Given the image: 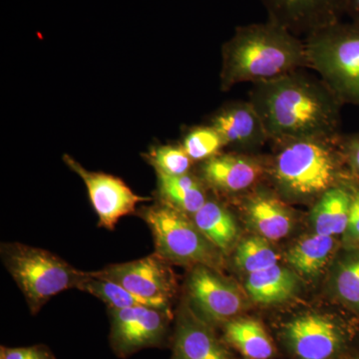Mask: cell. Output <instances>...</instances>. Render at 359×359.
<instances>
[{
    "label": "cell",
    "mask_w": 359,
    "mask_h": 359,
    "mask_svg": "<svg viewBox=\"0 0 359 359\" xmlns=\"http://www.w3.org/2000/svg\"><path fill=\"white\" fill-rule=\"evenodd\" d=\"M309 68L306 44L294 33L269 20L240 26L222 48L221 87L269 81Z\"/></svg>",
    "instance_id": "2"
},
{
    "label": "cell",
    "mask_w": 359,
    "mask_h": 359,
    "mask_svg": "<svg viewBox=\"0 0 359 359\" xmlns=\"http://www.w3.org/2000/svg\"><path fill=\"white\" fill-rule=\"evenodd\" d=\"M334 247V237L314 233L290 248L287 261L302 275L316 276L330 261Z\"/></svg>",
    "instance_id": "23"
},
{
    "label": "cell",
    "mask_w": 359,
    "mask_h": 359,
    "mask_svg": "<svg viewBox=\"0 0 359 359\" xmlns=\"http://www.w3.org/2000/svg\"><path fill=\"white\" fill-rule=\"evenodd\" d=\"M210 126L222 137L224 147L252 149L269 141L264 123L250 101L224 106L212 116Z\"/></svg>",
    "instance_id": "15"
},
{
    "label": "cell",
    "mask_w": 359,
    "mask_h": 359,
    "mask_svg": "<svg viewBox=\"0 0 359 359\" xmlns=\"http://www.w3.org/2000/svg\"><path fill=\"white\" fill-rule=\"evenodd\" d=\"M264 173L259 160L242 154H219L203 162V181L207 185L226 194L245 192L252 188Z\"/></svg>",
    "instance_id": "14"
},
{
    "label": "cell",
    "mask_w": 359,
    "mask_h": 359,
    "mask_svg": "<svg viewBox=\"0 0 359 359\" xmlns=\"http://www.w3.org/2000/svg\"><path fill=\"white\" fill-rule=\"evenodd\" d=\"M149 163L155 168L156 173L168 176H182L190 173L193 160L182 146H159L150 151Z\"/></svg>",
    "instance_id": "27"
},
{
    "label": "cell",
    "mask_w": 359,
    "mask_h": 359,
    "mask_svg": "<svg viewBox=\"0 0 359 359\" xmlns=\"http://www.w3.org/2000/svg\"><path fill=\"white\" fill-rule=\"evenodd\" d=\"M1 257L33 314L56 294L77 289L85 273L48 250L20 243L2 245Z\"/></svg>",
    "instance_id": "5"
},
{
    "label": "cell",
    "mask_w": 359,
    "mask_h": 359,
    "mask_svg": "<svg viewBox=\"0 0 359 359\" xmlns=\"http://www.w3.org/2000/svg\"><path fill=\"white\" fill-rule=\"evenodd\" d=\"M0 359H56L46 346L25 347H0Z\"/></svg>",
    "instance_id": "29"
},
{
    "label": "cell",
    "mask_w": 359,
    "mask_h": 359,
    "mask_svg": "<svg viewBox=\"0 0 359 359\" xmlns=\"http://www.w3.org/2000/svg\"><path fill=\"white\" fill-rule=\"evenodd\" d=\"M192 219L203 235L221 252L231 249L238 237V226L233 215L217 201L207 200Z\"/></svg>",
    "instance_id": "21"
},
{
    "label": "cell",
    "mask_w": 359,
    "mask_h": 359,
    "mask_svg": "<svg viewBox=\"0 0 359 359\" xmlns=\"http://www.w3.org/2000/svg\"><path fill=\"white\" fill-rule=\"evenodd\" d=\"M304 40L309 68L340 102L359 107V21H337Z\"/></svg>",
    "instance_id": "4"
},
{
    "label": "cell",
    "mask_w": 359,
    "mask_h": 359,
    "mask_svg": "<svg viewBox=\"0 0 359 359\" xmlns=\"http://www.w3.org/2000/svg\"><path fill=\"white\" fill-rule=\"evenodd\" d=\"M182 147L193 161H204L219 154L224 143L212 126L196 127L188 132Z\"/></svg>",
    "instance_id": "26"
},
{
    "label": "cell",
    "mask_w": 359,
    "mask_h": 359,
    "mask_svg": "<svg viewBox=\"0 0 359 359\" xmlns=\"http://www.w3.org/2000/svg\"><path fill=\"white\" fill-rule=\"evenodd\" d=\"M141 217L152 231L156 254L168 263L212 269L219 264V250L184 212L161 203L144 209Z\"/></svg>",
    "instance_id": "6"
},
{
    "label": "cell",
    "mask_w": 359,
    "mask_h": 359,
    "mask_svg": "<svg viewBox=\"0 0 359 359\" xmlns=\"http://www.w3.org/2000/svg\"><path fill=\"white\" fill-rule=\"evenodd\" d=\"M344 15L349 20L359 21V0H344Z\"/></svg>",
    "instance_id": "31"
},
{
    "label": "cell",
    "mask_w": 359,
    "mask_h": 359,
    "mask_svg": "<svg viewBox=\"0 0 359 359\" xmlns=\"http://www.w3.org/2000/svg\"><path fill=\"white\" fill-rule=\"evenodd\" d=\"M77 289L98 297L112 309L145 306L150 308L170 309V302L145 299L140 295L135 294L122 285L97 276L94 271H85Z\"/></svg>",
    "instance_id": "22"
},
{
    "label": "cell",
    "mask_w": 359,
    "mask_h": 359,
    "mask_svg": "<svg viewBox=\"0 0 359 359\" xmlns=\"http://www.w3.org/2000/svg\"><path fill=\"white\" fill-rule=\"evenodd\" d=\"M339 137L275 142L278 148L271 172L276 188L292 199L306 200L318 199L328 189L339 185L344 155Z\"/></svg>",
    "instance_id": "3"
},
{
    "label": "cell",
    "mask_w": 359,
    "mask_h": 359,
    "mask_svg": "<svg viewBox=\"0 0 359 359\" xmlns=\"http://www.w3.org/2000/svg\"><path fill=\"white\" fill-rule=\"evenodd\" d=\"M299 287L297 276L275 264L248 275L245 289L252 301L261 304H280L294 297Z\"/></svg>",
    "instance_id": "18"
},
{
    "label": "cell",
    "mask_w": 359,
    "mask_h": 359,
    "mask_svg": "<svg viewBox=\"0 0 359 359\" xmlns=\"http://www.w3.org/2000/svg\"><path fill=\"white\" fill-rule=\"evenodd\" d=\"M172 359H231L226 346L215 334L212 325L193 309L180 311L175 330Z\"/></svg>",
    "instance_id": "13"
},
{
    "label": "cell",
    "mask_w": 359,
    "mask_h": 359,
    "mask_svg": "<svg viewBox=\"0 0 359 359\" xmlns=\"http://www.w3.org/2000/svg\"><path fill=\"white\" fill-rule=\"evenodd\" d=\"M157 175L163 204L170 205L187 216H194L207 202L204 187L190 173L182 176Z\"/></svg>",
    "instance_id": "19"
},
{
    "label": "cell",
    "mask_w": 359,
    "mask_h": 359,
    "mask_svg": "<svg viewBox=\"0 0 359 359\" xmlns=\"http://www.w3.org/2000/svg\"><path fill=\"white\" fill-rule=\"evenodd\" d=\"M168 264L155 252L129 263L110 264L94 273L145 299L170 302L175 282Z\"/></svg>",
    "instance_id": "11"
},
{
    "label": "cell",
    "mask_w": 359,
    "mask_h": 359,
    "mask_svg": "<svg viewBox=\"0 0 359 359\" xmlns=\"http://www.w3.org/2000/svg\"><path fill=\"white\" fill-rule=\"evenodd\" d=\"M248 221L261 237L278 241L292 230V214L280 198L259 191L250 195L245 203Z\"/></svg>",
    "instance_id": "16"
},
{
    "label": "cell",
    "mask_w": 359,
    "mask_h": 359,
    "mask_svg": "<svg viewBox=\"0 0 359 359\" xmlns=\"http://www.w3.org/2000/svg\"><path fill=\"white\" fill-rule=\"evenodd\" d=\"M249 101L269 140L337 138L342 103L327 85L302 69L252 84Z\"/></svg>",
    "instance_id": "1"
},
{
    "label": "cell",
    "mask_w": 359,
    "mask_h": 359,
    "mask_svg": "<svg viewBox=\"0 0 359 359\" xmlns=\"http://www.w3.org/2000/svg\"><path fill=\"white\" fill-rule=\"evenodd\" d=\"M109 314L111 346L116 355L122 358L163 344L172 318L170 309L145 306L109 308Z\"/></svg>",
    "instance_id": "7"
},
{
    "label": "cell",
    "mask_w": 359,
    "mask_h": 359,
    "mask_svg": "<svg viewBox=\"0 0 359 359\" xmlns=\"http://www.w3.org/2000/svg\"><path fill=\"white\" fill-rule=\"evenodd\" d=\"M351 197L347 185H339L328 189L323 194L311 211V222L314 231L320 235H344L348 223Z\"/></svg>",
    "instance_id": "17"
},
{
    "label": "cell",
    "mask_w": 359,
    "mask_h": 359,
    "mask_svg": "<svg viewBox=\"0 0 359 359\" xmlns=\"http://www.w3.org/2000/svg\"><path fill=\"white\" fill-rule=\"evenodd\" d=\"M339 144L344 160L359 180V133L340 135Z\"/></svg>",
    "instance_id": "30"
},
{
    "label": "cell",
    "mask_w": 359,
    "mask_h": 359,
    "mask_svg": "<svg viewBox=\"0 0 359 359\" xmlns=\"http://www.w3.org/2000/svg\"><path fill=\"white\" fill-rule=\"evenodd\" d=\"M224 339L249 359H269L275 353L273 340L263 325L252 318H233L224 323Z\"/></svg>",
    "instance_id": "20"
},
{
    "label": "cell",
    "mask_w": 359,
    "mask_h": 359,
    "mask_svg": "<svg viewBox=\"0 0 359 359\" xmlns=\"http://www.w3.org/2000/svg\"><path fill=\"white\" fill-rule=\"evenodd\" d=\"M283 339L299 359H334L346 346L344 328L332 318L308 313L290 320Z\"/></svg>",
    "instance_id": "9"
},
{
    "label": "cell",
    "mask_w": 359,
    "mask_h": 359,
    "mask_svg": "<svg viewBox=\"0 0 359 359\" xmlns=\"http://www.w3.org/2000/svg\"><path fill=\"white\" fill-rule=\"evenodd\" d=\"M334 289L340 301L359 311V250L353 249L337 263Z\"/></svg>",
    "instance_id": "24"
},
{
    "label": "cell",
    "mask_w": 359,
    "mask_h": 359,
    "mask_svg": "<svg viewBox=\"0 0 359 359\" xmlns=\"http://www.w3.org/2000/svg\"><path fill=\"white\" fill-rule=\"evenodd\" d=\"M269 20L297 36H308L316 30L341 20L344 0H262Z\"/></svg>",
    "instance_id": "12"
},
{
    "label": "cell",
    "mask_w": 359,
    "mask_h": 359,
    "mask_svg": "<svg viewBox=\"0 0 359 359\" xmlns=\"http://www.w3.org/2000/svg\"><path fill=\"white\" fill-rule=\"evenodd\" d=\"M65 164L83 180L90 201L99 219V226L113 231L119 219L136 210L137 205L149 201L135 194L124 181L102 172H91L69 155L63 157Z\"/></svg>",
    "instance_id": "8"
},
{
    "label": "cell",
    "mask_w": 359,
    "mask_h": 359,
    "mask_svg": "<svg viewBox=\"0 0 359 359\" xmlns=\"http://www.w3.org/2000/svg\"><path fill=\"white\" fill-rule=\"evenodd\" d=\"M353 359H359V358H353Z\"/></svg>",
    "instance_id": "32"
},
{
    "label": "cell",
    "mask_w": 359,
    "mask_h": 359,
    "mask_svg": "<svg viewBox=\"0 0 359 359\" xmlns=\"http://www.w3.org/2000/svg\"><path fill=\"white\" fill-rule=\"evenodd\" d=\"M188 294L193 311L211 325L233 320L244 308L238 287L209 266L193 269L188 278Z\"/></svg>",
    "instance_id": "10"
},
{
    "label": "cell",
    "mask_w": 359,
    "mask_h": 359,
    "mask_svg": "<svg viewBox=\"0 0 359 359\" xmlns=\"http://www.w3.org/2000/svg\"><path fill=\"white\" fill-rule=\"evenodd\" d=\"M351 203L348 223L344 233V243L349 249H359V183H348Z\"/></svg>",
    "instance_id": "28"
},
{
    "label": "cell",
    "mask_w": 359,
    "mask_h": 359,
    "mask_svg": "<svg viewBox=\"0 0 359 359\" xmlns=\"http://www.w3.org/2000/svg\"><path fill=\"white\" fill-rule=\"evenodd\" d=\"M278 254L269 244L268 240L261 236L245 238L236 250V266L248 273L271 268L278 264Z\"/></svg>",
    "instance_id": "25"
}]
</instances>
